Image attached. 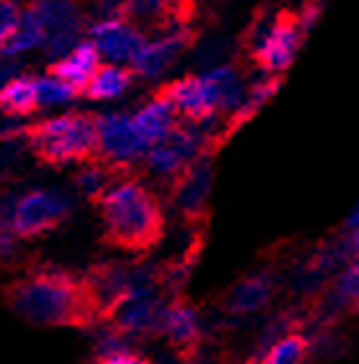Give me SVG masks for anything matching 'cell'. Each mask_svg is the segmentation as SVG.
I'll return each mask as SVG.
<instances>
[{
	"mask_svg": "<svg viewBox=\"0 0 359 364\" xmlns=\"http://www.w3.org/2000/svg\"><path fill=\"white\" fill-rule=\"evenodd\" d=\"M28 8L44 26V49L49 57H65L80 41L82 16H80L77 0H31Z\"/></svg>",
	"mask_w": 359,
	"mask_h": 364,
	"instance_id": "5",
	"label": "cell"
},
{
	"mask_svg": "<svg viewBox=\"0 0 359 364\" xmlns=\"http://www.w3.org/2000/svg\"><path fill=\"white\" fill-rule=\"evenodd\" d=\"M36 108V77H8L6 82H0V111L6 116H28Z\"/></svg>",
	"mask_w": 359,
	"mask_h": 364,
	"instance_id": "15",
	"label": "cell"
},
{
	"mask_svg": "<svg viewBox=\"0 0 359 364\" xmlns=\"http://www.w3.org/2000/svg\"><path fill=\"white\" fill-rule=\"evenodd\" d=\"M149 149L151 146L139 131L134 116L108 113L98 118V154L105 162L124 167V164L144 159Z\"/></svg>",
	"mask_w": 359,
	"mask_h": 364,
	"instance_id": "7",
	"label": "cell"
},
{
	"mask_svg": "<svg viewBox=\"0 0 359 364\" xmlns=\"http://www.w3.org/2000/svg\"><path fill=\"white\" fill-rule=\"evenodd\" d=\"M208 185H210V172L208 167H195L190 172H183L180 177V188H177V205L188 213L198 210L208 196Z\"/></svg>",
	"mask_w": 359,
	"mask_h": 364,
	"instance_id": "19",
	"label": "cell"
},
{
	"mask_svg": "<svg viewBox=\"0 0 359 364\" xmlns=\"http://www.w3.org/2000/svg\"><path fill=\"white\" fill-rule=\"evenodd\" d=\"M26 134L33 151L49 164L85 162L98 151V118L90 113L44 118Z\"/></svg>",
	"mask_w": 359,
	"mask_h": 364,
	"instance_id": "3",
	"label": "cell"
},
{
	"mask_svg": "<svg viewBox=\"0 0 359 364\" xmlns=\"http://www.w3.org/2000/svg\"><path fill=\"white\" fill-rule=\"evenodd\" d=\"M77 182H80V190H82L87 198H98V200L105 190L111 188V182L105 180V169H100V167H87L85 172L80 175Z\"/></svg>",
	"mask_w": 359,
	"mask_h": 364,
	"instance_id": "25",
	"label": "cell"
},
{
	"mask_svg": "<svg viewBox=\"0 0 359 364\" xmlns=\"http://www.w3.org/2000/svg\"><path fill=\"white\" fill-rule=\"evenodd\" d=\"M308 357V341L298 333H287L277 338L267 351H264V362L267 364H295Z\"/></svg>",
	"mask_w": 359,
	"mask_h": 364,
	"instance_id": "21",
	"label": "cell"
},
{
	"mask_svg": "<svg viewBox=\"0 0 359 364\" xmlns=\"http://www.w3.org/2000/svg\"><path fill=\"white\" fill-rule=\"evenodd\" d=\"M162 313L164 308L159 306V300L149 290H134L126 295L116 308H113V318L121 333H149L157 331L162 326Z\"/></svg>",
	"mask_w": 359,
	"mask_h": 364,
	"instance_id": "11",
	"label": "cell"
},
{
	"mask_svg": "<svg viewBox=\"0 0 359 364\" xmlns=\"http://www.w3.org/2000/svg\"><path fill=\"white\" fill-rule=\"evenodd\" d=\"M95 359H98V362H105V364L141 362L139 351L131 349V346L124 341V336H118V333H111V336H105L103 341H100L98 349H95Z\"/></svg>",
	"mask_w": 359,
	"mask_h": 364,
	"instance_id": "22",
	"label": "cell"
},
{
	"mask_svg": "<svg viewBox=\"0 0 359 364\" xmlns=\"http://www.w3.org/2000/svg\"><path fill=\"white\" fill-rule=\"evenodd\" d=\"M131 75H134L131 67L116 65V62H103L82 92L92 100H113L129 90Z\"/></svg>",
	"mask_w": 359,
	"mask_h": 364,
	"instance_id": "16",
	"label": "cell"
},
{
	"mask_svg": "<svg viewBox=\"0 0 359 364\" xmlns=\"http://www.w3.org/2000/svg\"><path fill=\"white\" fill-rule=\"evenodd\" d=\"M0 228H3V218H0Z\"/></svg>",
	"mask_w": 359,
	"mask_h": 364,
	"instance_id": "28",
	"label": "cell"
},
{
	"mask_svg": "<svg viewBox=\"0 0 359 364\" xmlns=\"http://www.w3.org/2000/svg\"><path fill=\"white\" fill-rule=\"evenodd\" d=\"M8 306L31 326H85L98 316L85 280L65 272H33L6 290Z\"/></svg>",
	"mask_w": 359,
	"mask_h": 364,
	"instance_id": "1",
	"label": "cell"
},
{
	"mask_svg": "<svg viewBox=\"0 0 359 364\" xmlns=\"http://www.w3.org/2000/svg\"><path fill=\"white\" fill-rule=\"evenodd\" d=\"M100 65H103V57H100L98 46L87 39V41H77L65 57H59L52 65V75L62 77L65 82H70L72 87H77L82 92Z\"/></svg>",
	"mask_w": 359,
	"mask_h": 364,
	"instance_id": "12",
	"label": "cell"
},
{
	"mask_svg": "<svg viewBox=\"0 0 359 364\" xmlns=\"http://www.w3.org/2000/svg\"><path fill=\"white\" fill-rule=\"evenodd\" d=\"M198 154V136L190 129L177 126L170 136L164 141L154 144L146 156H144V164L151 175L157 177H177L188 169V162Z\"/></svg>",
	"mask_w": 359,
	"mask_h": 364,
	"instance_id": "9",
	"label": "cell"
},
{
	"mask_svg": "<svg viewBox=\"0 0 359 364\" xmlns=\"http://www.w3.org/2000/svg\"><path fill=\"white\" fill-rule=\"evenodd\" d=\"M100 213L105 236L126 252H144L162 234L159 203L136 180L113 182L100 196Z\"/></svg>",
	"mask_w": 359,
	"mask_h": 364,
	"instance_id": "2",
	"label": "cell"
},
{
	"mask_svg": "<svg viewBox=\"0 0 359 364\" xmlns=\"http://www.w3.org/2000/svg\"><path fill=\"white\" fill-rule=\"evenodd\" d=\"M77 87H72L70 82H65L57 75H44L36 77V95H39V108H49V105H65L77 98Z\"/></svg>",
	"mask_w": 359,
	"mask_h": 364,
	"instance_id": "20",
	"label": "cell"
},
{
	"mask_svg": "<svg viewBox=\"0 0 359 364\" xmlns=\"http://www.w3.org/2000/svg\"><path fill=\"white\" fill-rule=\"evenodd\" d=\"M306 31L308 26L303 21V14L280 11L269 21H262L252 36V57H254L257 67L269 75L285 72L293 65Z\"/></svg>",
	"mask_w": 359,
	"mask_h": 364,
	"instance_id": "4",
	"label": "cell"
},
{
	"mask_svg": "<svg viewBox=\"0 0 359 364\" xmlns=\"http://www.w3.org/2000/svg\"><path fill=\"white\" fill-rule=\"evenodd\" d=\"M272 295V282L267 277H249L226 295V311L231 313H254L267 306Z\"/></svg>",
	"mask_w": 359,
	"mask_h": 364,
	"instance_id": "17",
	"label": "cell"
},
{
	"mask_svg": "<svg viewBox=\"0 0 359 364\" xmlns=\"http://www.w3.org/2000/svg\"><path fill=\"white\" fill-rule=\"evenodd\" d=\"M185 44H188V31H183L180 26H170L157 39L144 41V46L131 62V70H134V75H141L146 80L159 77L162 72H167L175 65V59L183 54Z\"/></svg>",
	"mask_w": 359,
	"mask_h": 364,
	"instance_id": "10",
	"label": "cell"
},
{
	"mask_svg": "<svg viewBox=\"0 0 359 364\" xmlns=\"http://www.w3.org/2000/svg\"><path fill=\"white\" fill-rule=\"evenodd\" d=\"M336 295L359 313V259H354L344 269V274L339 277V285H336Z\"/></svg>",
	"mask_w": 359,
	"mask_h": 364,
	"instance_id": "24",
	"label": "cell"
},
{
	"mask_svg": "<svg viewBox=\"0 0 359 364\" xmlns=\"http://www.w3.org/2000/svg\"><path fill=\"white\" fill-rule=\"evenodd\" d=\"M159 331L170 338V344L177 349H188L198 341L200 333V321H198L195 308L185 306V303H172L164 308L162 313V326Z\"/></svg>",
	"mask_w": 359,
	"mask_h": 364,
	"instance_id": "14",
	"label": "cell"
},
{
	"mask_svg": "<svg viewBox=\"0 0 359 364\" xmlns=\"http://www.w3.org/2000/svg\"><path fill=\"white\" fill-rule=\"evenodd\" d=\"M349 226H359V208L354 210V215L349 218Z\"/></svg>",
	"mask_w": 359,
	"mask_h": 364,
	"instance_id": "27",
	"label": "cell"
},
{
	"mask_svg": "<svg viewBox=\"0 0 359 364\" xmlns=\"http://www.w3.org/2000/svg\"><path fill=\"white\" fill-rule=\"evenodd\" d=\"M44 39L46 36H44L41 21L36 18V14L26 6L14 36H11V41H8V46H6V57H16V54H26V52H31V49H39V46H44Z\"/></svg>",
	"mask_w": 359,
	"mask_h": 364,
	"instance_id": "18",
	"label": "cell"
},
{
	"mask_svg": "<svg viewBox=\"0 0 359 364\" xmlns=\"http://www.w3.org/2000/svg\"><path fill=\"white\" fill-rule=\"evenodd\" d=\"M26 6L21 0H0V59L6 57V46L18 26Z\"/></svg>",
	"mask_w": 359,
	"mask_h": 364,
	"instance_id": "23",
	"label": "cell"
},
{
	"mask_svg": "<svg viewBox=\"0 0 359 364\" xmlns=\"http://www.w3.org/2000/svg\"><path fill=\"white\" fill-rule=\"evenodd\" d=\"M177 108L172 105V100L167 95H157V98H151L146 105H141L136 113H134V121H136L139 131L144 134L146 144L154 146V144L164 141V139L170 136L172 131L177 129Z\"/></svg>",
	"mask_w": 359,
	"mask_h": 364,
	"instance_id": "13",
	"label": "cell"
},
{
	"mask_svg": "<svg viewBox=\"0 0 359 364\" xmlns=\"http://www.w3.org/2000/svg\"><path fill=\"white\" fill-rule=\"evenodd\" d=\"M70 203L65 196H59L54 190H31L11 210V228L18 239H31L52 231L57 223L65 221Z\"/></svg>",
	"mask_w": 359,
	"mask_h": 364,
	"instance_id": "6",
	"label": "cell"
},
{
	"mask_svg": "<svg viewBox=\"0 0 359 364\" xmlns=\"http://www.w3.org/2000/svg\"><path fill=\"white\" fill-rule=\"evenodd\" d=\"M90 41L98 46L103 62L131 67L134 57L146 41V33L126 16H105L90 26Z\"/></svg>",
	"mask_w": 359,
	"mask_h": 364,
	"instance_id": "8",
	"label": "cell"
},
{
	"mask_svg": "<svg viewBox=\"0 0 359 364\" xmlns=\"http://www.w3.org/2000/svg\"><path fill=\"white\" fill-rule=\"evenodd\" d=\"M352 249H354V252H359V226H357V231L352 234Z\"/></svg>",
	"mask_w": 359,
	"mask_h": 364,
	"instance_id": "26",
	"label": "cell"
}]
</instances>
